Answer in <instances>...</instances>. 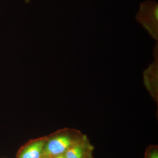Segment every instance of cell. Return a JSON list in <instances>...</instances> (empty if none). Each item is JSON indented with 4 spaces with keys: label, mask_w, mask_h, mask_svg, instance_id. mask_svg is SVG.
Listing matches in <instances>:
<instances>
[{
    "label": "cell",
    "mask_w": 158,
    "mask_h": 158,
    "mask_svg": "<svg viewBox=\"0 0 158 158\" xmlns=\"http://www.w3.org/2000/svg\"><path fill=\"white\" fill-rule=\"evenodd\" d=\"M73 134L62 133L51 139L45 144L42 156L52 158L64 154L69 148L77 143L85 135L79 132Z\"/></svg>",
    "instance_id": "cell-1"
},
{
    "label": "cell",
    "mask_w": 158,
    "mask_h": 158,
    "mask_svg": "<svg viewBox=\"0 0 158 158\" xmlns=\"http://www.w3.org/2000/svg\"><path fill=\"white\" fill-rule=\"evenodd\" d=\"M94 148L89 139L85 135L77 143L69 148L64 156L65 158H85L92 155Z\"/></svg>",
    "instance_id": "cell-2"
},
{
    "label": "cell",
    "mask_w": 158,
    "mask_h": 158,
    "mask_svg": "<svg viewBox=\"0 0 158 158\" xmlns=\"http://www.w3.org/2000/svg\"><path fill=\"white\" fill-rule=\"evenodd\" d=\"M45 144L44 140L32 142L22 150L18 158H41Z\"/></svg>",
    "instance_id": "cell-3"
},
{
    "label": "cell",
    "mask_w": 158,
    "mask_h": 158,
    "mask_svg": "<svg viewBox=\"0 0 158 158\" xmlns=\"http://www.w3.org/2000/svg\"><path fill=\"white\" fill-rule=\"evenodd\" d=\"M144 158H158V147L156 145H150L146 148Z\"/></svg>",
    "instance_id": "cell-4"
},
{
    "label": "cell",
    "mask_w": 158,
    "mask_h": 158,
    "mask_svg": "<svg viewBox=\"0 0 158 158\" xmlns=\"http://www.w3.org/2000/svg\"><path fill=\"white\" fill-rule=\"evenodd\" d=\"M53 158H65V156H64V154L61 155H59L58 156H57Z\"/></svg>",
    "instance_id": "cell-5"
},
{
    "label": "cell",
    "mask_w": 158,
    "mask_h": 158,
    "mask_svg": "<svg viewBox=\"0 0 158 158\" xmlns=\"http://www.w3.org/2000/svg\"><path fill=\"white\" fill-rule=\"evenodd\" d=\"M85 158H93V156H92V155H91L89 156H88Z\"/></svg>",
    "instance_id": "cell-6"
},
{
    "label": "cell",
    "mask_w": 158,
    "mask_h": 158,
    "mask_svg": "<svg viewBox=\"0 0 158 158\" xmlns=\"http://www.w3.org/2000/svg\"><path fill=\"white\" fill-rule=\"evenodd\" d=\"M41 158H50L47 157L42 156V157H41Z\"/></svg>",
    "instance_id": "cell-7"
}]
</instances>
